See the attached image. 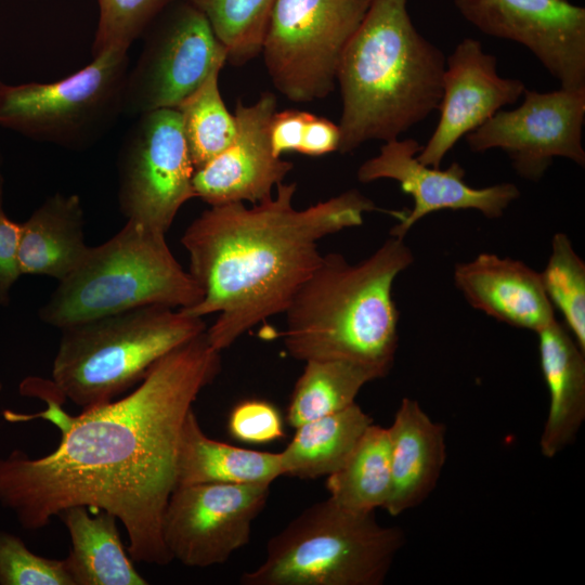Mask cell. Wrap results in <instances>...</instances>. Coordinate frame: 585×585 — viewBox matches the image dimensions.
<instances>
[{
	"instance_id": "cell-1",
	"label": "cell",
	"mask_w": 585,
	"mask_h": 585,
	"mask_svg": "<svg viewBox=\"0 0 585 585\" xmlns=\"http://www.w3.org/2000/svg\"><path fill=\"white\" fill-rule=\"evenodd\" d=\"M220 353L204 332L158 360L139 387L117 401L77 416L51 396L41 398L48 408L36 415L5 411L9 421L40 417L62 434L43 457L16 450L0 458V504L31 531L69 507L105 510L125 526L132 560L169 564L162 520L177 487L180 435L198 394L221 369Z\"/></svg>"
},
{
	"instance_id": "cell-2",
	"label": "cell",
	"mask_w": 585,
	"mask_h": 585,
	"mask_svg": "<svg viewBox=\"0 0 585 585\" xmlns=\"http://www.w3.org/2000/svg\"><path fill=\"white\" fill-rule=\"evenodd\" d=\"M296 191V183L281 182L275 194L250 207L242 202L210 206L181 238L203 299L179 310L196 317L218 313L206 329L218 351L285 312L320 263L322 238L359 226L364 213L379 210L358 190L297 209Z\"/></svg>"
},
{
	"instance_id": "cell-3",
	"label": "cell",
	"mask_w": 585,
	"mask_h": 585,
	"mask_svg": "<svg viewBox=\"0 0 585 585\" xmlns=\"http://www.w3.org/2000/svg\"><path fill=\"white\" fill-rule=\"evenodd\" d=\"M446 58L421 36L407 0H369L342 53L337 81L342 113L338 152L384 142L438 109Z\"/></svg>"
},
{
	"instance_id": "cell-4",
	"label": "cell",
	"mask_w": 585,
	"mask_h": 585,
	"mask_svg": "<svg viewBox=\"0 0 585 585\" xmlns=\"http://www.w3.org/2000/svg\"><path fill=\"white\" fill-rule=\"evenodd\" d=\"M413 261L404 238L395 236L354 264L339 253L322 256L284 312L288 354L303 362H352L385 377L399 341L392 287Z\"/></svg>"
},
{
	"instance_id": "cell-5",
	"label": "cell",
	"mask_w": 585,
	"mask_h": 585,
	"mask_svg": "<svg viewBox=\"0 0 585 585\" xmlns=\"http://www.w3.org/2000/svg\"><path fill=\"white\" fill-rule=\"evenodd\" d=\"M203 317L144 306L62 328L49 380L54 398L87 410L113 401L162 356L206 332Z\"/></svg>"
},
{
	"instance_id": "cell-6",
	"label": "cell",
	"mask_w": 585,
	"mask_h": 585,
	"mask_svg": "<svg viewBox=\"0 0 585 585\" xmlns=\"http://www.w3.org/2000/svg\"><path fill=\"white\" fill-rule=\"evenodd\" d=\"M202 299V288L176 260L165 234L127 221L112 238L89 248L38 314L62 329L144 306L188 309Z\"/></svg>"
},
{
	"instance_id": "cell-7",
	"label": "cell",
	"mask_w": 585,
	"mask_h": 585,
	"mask_svg": "<svg viewBox=\"0 0 585 585\" xmlns=\"http://www.w3.org/2000/svg\"><path fill=\"white\" fill-rule=\"evenodd\" d=\"M404 544L398 526L374 512L347 509L329 497L272 536L265 558L239 577L242 585H381Z\"/></svg>"
},
{
	"instance_id": "cell-8",
	"label": "cell",
	"mask_w": 585,
	"mask_h": 585,
	"mask_svg": "<svg viewBox=\"0 0 585 585\" xmlns=\"http://www.w3.org/2000/svg\"><path fill=\"white\" fill-rule=\"evenodd\" d=\"M128 50L110 48L58 81L0 87V127L69 150L93 146L123 114Z\"/></svg>"
},
{
	"instance_id": "cell-9",
	"label": "cell",
	"mask_w": 585,
	"mask_h": 585,
	"mask_svg": "<svg viewBox=\"0 0 585 585\" xmlns=\"http://www.w3.org/2000/svg\"><path fill=\"white\" fill-rule=\"evenodd\" d=\"M369 0H276L261 53L274 87L288 100L312 102L335 88L347 43Z\"/></svg>"
},
{
	"instance_id": "cell-10",
	"label": "cell",
	"mask_w": 585,
	"mask_h": 585,
	"mask_svg": "<svg viewBox=\"0 0 585 585\" xmlns=\"http://www.w3.org/2000/svg\"><path fill=\"white\" fill-rule=\"evenodd\" d=\"M144 34L142 52L127 77L125 115L176 108L227 61L208 20L188 0L170 2Z\"/></svg>"
},
{
	"instance_id": "cell-11",
	"label": "cell",
	"mask_w": 585,
	"mask_h": 585,
	"mask_svg": "<svg viewBox=\"0 0 585 585\" xmlns=\"http://www.w3.org/2000/svg\"><path fill=\"white\" fill-rule=\"evenodd\" d=\"M118 156V202L127 221L166 234L195 197L194 166L177 108L138 116Z\"/></svg>"
},
{
	"instance_id": "cell-12",
	"label": "cell",
	"mask_w": 585,
	"mask_h": 585,
	"mask_svg": "<svg viewBox=\"0 0 585 585\" xmlns=\"http://www.w3.org/2000/svg\"><path fill=\"white\" fill-rule=\"evenodd\" d=\"M270 484L178 485L167 504L162 537L172 559L186 567L226 562L246 546L264 509Z\"/></svg>"
},
{
	"instance_id": "cell-13",
	"label": "cell",
	"mask_w": 585,
	"mask_h": 585,
	"mask_svg": "<svg viewBox=\"0 0 585 585\" xmlns=\"http://www.w3.org/2000/svg\"><path fill=\"white\" fill-rule=\"evenodd\" d=\"M522 104L498 110L466 135L469 148L482 153L503 150L516 171L537 181L555 157L585 165L582 129L585 120V88L537 92L524 90Z\"/></svg>"
},
{
	"instance_id": "cell-14",
	"label": "cell",
	"mask_w": 585,
	"mask_h": 585,
	"mask_svg": "<svg viewBox=\"0 0 585 585\" xmlns=\"http://www.w3.org/2000/svg\"><path fill=\"white\" fill-rule=\"evenodd\" d=\"M480 31L528 48L561 88H585V9L569 0H454Z\"/></svg>"
},
{
	"instance_id": "cell-15",
	"label": "cell",
	"mask_w": 585,
	"mask_h": 585,
	"mask_svg": "<svg viewBox=\"0 0 585 585\" xmlns=\"http://www.w3.org/2000/svg\"><path fill=\"white\" fill-rule=\"evenodd\" d=\"M421 146L414 139L390 140L381 145L378 155L358 169V180L368 183L380 179L396 181L413 198V208L404 212L391 229L390 236L404 238L424 217L439 210H477L490 219L499 218L519 198L512 183L472 187L465 182V169L454 161L446 169L420 162Z\"/></svg>"
},
{
	"instance_id": "cell-16",
	"label": "cell",
	"mask_w": 585,
	"mask_h": 585,
	"mask_svg": "<svg viewBox=\"0 0 585 585\" xmlns=\"http://www.w3.org/2000/svg\"><path fill=\"white\" fill-rule=\"evenodd\" d=\"M524 90L521 80L498 75L496 57L485 53L480 41L465 38L446 58L439 121L418 160L440 167L459 139L517 102Z\"/></svg>"
},
{
	"instance_id": "cell-17",
	"label": "cell",
	"mask_w": 585,
	"mask_h": 585,
	"mask_svg": "<svg viewBox=\"0 0 585 585\" xmlns=\"http://www.w3.org/2000/svg\"><path fill=\"white\" fill-rule=\"evenodd\" d=\"M276 98L263 92L250 104L237 101L236 136L222 153L193 174V191L210 206L227 203H260L284 182L292 164L276 156L271 147L269 126L276 112Z\"/></svg>"
},
{
	"instance_id": "cell-18",
	"label": "cell",
	"mask_w": 585,
	"mask_h": 585,
	"mask_svg": "<svg viewBox=\"0 0 585 585\" xmlns=\"http://www.w3.org/2000/svg\"><path fill=\"white\" fill-rule=\"evenodd\" d=\"M454 282L472 308L510 326L536 334L556 320L541 273L522 261L482 252L455 266Z\"/></svg>"
},
{
	"instance_id": "cell-19",
	"label": "cell",
	"mask_w": 585,
	"mask_h": 585,
	"mask_svg": "<svg viewBox=\"0 0 585 585\" xmlns=\"http://www.w3.org/2000/svg\"><path fill=\"white\" fill-rule=\"evenodd\" d=\"M388 432L391 490L384 509L399 516L422 503L435 487L446 456L445 428L418 401L404 398Z\"/></svg>"
},
{
	"instance_id": "cell-20",
	"label": "cell",
	"mask_w": 585,
	"mask_h": 585,
	"mask_svg": "<svg viewBox=\"0 0 585 585\" xmlns=\"http://www.w3.org/2000/svg\"><path fill=\"white\" fill-rule=\"evenodd\" d=\"M549 408L540 439L552 458L571 444L585 419V358L568 328L555 320L536 333Z\"/></svg>"
},
{
	"instance_id": "cell-21",
	"label": "cell",
	"mask_w": 585,
	"mask_h": 585,
	"mask_svg": "<svg viewBox=\"0 0 585 585\" xmlns=\"http://www.w3.org/2000/svg\"><path fill=\"white\" fill-rule=\"evenodd\" d=\"M80 198L56 193L21 224L22 275H47L58 282L69 275L89 250Z\"/></svg>"
},
{
	"instance_id": "cell-22",
	"label": "cell",
	"mask_w": 585,
	"mask_h": 585,
	"mask_svg": "<svg viewBox=\"0 0 585 585\" xmlns=\"http://www.w3.org/2000/svg\"><path fill=\"white\" fill-rule=\"evenodd\" d=\"M283 477L280 453L243 448L203 431L193 408L183 422L177 457V486L206 483L272 484Z\"/></svg>"
},
{
	"instance_id": "cell-23",
	"label": "cell",
	"mask_w": 585,
	"mask_h": 585,
	"mask_svg": "<svg viewBox=\"0 0 585 585\" xmlns=\"http://www.w3.org/2000/svg\"><path fill=\"white\" fill-rule=\"evenodd\" d=\"M70 537L65 564L74 585H146L126 552L117 518L105 511L90 514L74 506L60 515Z\"/></svg>"
},
{
	"instance_id": "cell-24",
	"label": "cell",
	"mask_w": 585,
	"mask_h": 585,
	"mask_svg": "<svg viewBox=\"0 0 585 585\" xmlns=\"http://www.w3.org/2000/svg\"><path fill=\"white\" fill-rule=\"evenodd\" d=\"M372 424V417L353 403L298 426L291 441L280 452L283 477L306 480L329 476L343 465Z\"/></svg>"
},
{
	"instance_id": "cell-25",
	"label": "cell",
	"mask_w": 585,
	"mask_h": 585,
	"mask_svg": "<svg viewBox=\"0 0 585 585\" xmlns=\"http://www.w3.org/2000/svg\"><path fill=\"white\" fill-rule=\"evenodd\" d=\"M329 498L354 511L384 508L391 490L388 428L369 425L358 444L335 472L326 477Z\"/></svg>"
},
{
	"instance_id": "cell-26",
	"label": "cell",
	"mask_w": 585,
	"mask_h": 585,
	"mask_svg": "<svg viewBox=\"0 0 585 585\" xmlns=\"http://www.w3.org/2000/svg\"><path fill=\"white\" fill-rule=\"evenodd\" d=\"M376 369L340 360H310L298 378L287 408L289 426H298L347 408L361 389L382 378Z\"/></svg>"
},
{
	"instance_id": "cell-27",
	"label": "cell",
	"mask_w": 585,
	"mask_h": 585,
	"mask_svg": "<svg viewBox=\"0 0 585 585\" xmlns=\"http://www.w3.org/2000/svg\"><path fill=\"white\" fill-rule=\"evenodd\" d=\"M213 69L205 81L176 108L194 171L222 153L236 136L235 116L229 112L219 90V73Z\"/></svg>"
},
{
	"instance_id": "cell-28",
	"label": "cell",
	"mask_w": 585,
	"mask_h": 585,
	"mask_svg": "<svg viewBox=\"0 0 585 585\" xmlns=\"http://www.w3.org/2000/svg\"><path fill=\"white\" fill-rule=\"evenodd\" d=\"M188 1L206 16L230 63L243 65L261 53L276 0Z\"/></svg>"
},
{
	"instance_id": "cell-29",
	"label": "cell",
	"mask_w": 585,
	"mask_h": 585,
	"mask_svg": "<svg viewBox=\"0 0 585 585\" xmlns=\"http://www.w3.org/2000/svg\"><path fill=\"white\" fill-rule=\"evenodd\" d=\"M541 277L550 303L562 314L564 326L585 352V263L567 234L554 235Z\"/></svg>"
},
{
	"instance_id": "cell-30",
	"label": "cell",
	"mask_w": 585,
	"mask_h": 585,
	"mask_svg": "<svg viewBox=\"0 0 585 585\" xmlns=\"http://www.w3.org/2000/svg\"><path fill=\"white\" fill-rule=\"evenodd\" d=\"M173 0H98L99 21L92 55L110 48L129 50Z\"/></svg>"
},
{
	"instance_id": "cell-31",
	"label": "cell",
	"mask_w": 585,
	"mask_h": 585,
	"mask_svg": "<svg viewBox=\"0 0 585 585\" xmlns=\"http://www.w3.org/2000/svg\"><path fill=\"white\" fill-rule=\"evenodd\" d=\"M1 585H74L65 560L30 551L16 535L0 531Z\"/></svg>"
},
{
	"instance_id": "cell-32",
	"label": "cell",
	"mask_w": 585,
	"mask_h": 585,
	"mask_svg": "<svg viewBox=\"0 0 585 585\" xmlns=\"http://www.w3.org/2000/svg\"><path fill=\"white\" fill-rule=\"evenodd\" d=\"M227 429L234 439L253 444L270 443L285 435L280 411L264 400H246L235 405Z\"/></svg>"
},
{
	"instance_id": "cell-33",
	"label": "cell",
	"mask_w": 585,
	"mask_h": 585,
	"mask_svg": "<svg viewBox=\"0 0 585 585\" xmlns=\"http://www.w3.org/2000/svg\"><path fill=\"white\" fill-rule=\"evenodd\" d=\"M21 224L10 220L0 202V303L8 304L9 292L22 275L20 268Z\"/></svg>"
},
{
	"instance_id": "cell-34",
	"label": "cell",
	"mask_w": 585,
	"mask_h": 585,
	"mask_svg": "<svg viewBox=\"0 0 585 585\" xmlns=\"http://www.w3.org/2000/svg\"><path fill=\"white\" fill-rule=\"evenodd\" d=\"M311 113L286 109L275 112L269 126L270 143L273 153L281 157L288 152H299L306 123Z\"/></svg>"
},
{
	"instance_id": "cell-35",
	"label": "cell",
	"mask_w": 585,
	"mask_h": 585,
	"mask_svg": "<svg viewBox=\"0 0 585 585\" xmlns=\"http://www.w3.org/2000/svg\"><path fill=\"white\" fill-rule=\"evenodd\" d=\"M341 132L339 125L332 120L311 114L303 131L300 154L322 156L338 152Z\"/></svg>"
},
{
	"instance_id": "cell-36",
	"label": "cell",
	"mask_w": 585,
	"mask_h": 585,
	"mask_svg": "<svg viewBox=\"0 0 585 585\" xmlns=\"http://www.w3.org/2000/svg\"><path fill=\"white\" fill-rule=\"evenodd\" d=\"M3 185H4V178L2 173V158L0 155V202L3 199Z\"/></svg>"
},
{
	"instance_id": "cell-37",
	"label": "cell",
	"mask_w": 585,
	"mask_h": 585,
	"mask_svg": "<svg viewBox=\"0 0 585 585\" xmlns=\"http://www.w3.org/2000/svg\"><path fill=\"white\" fill-rule=\"evenodd\" d=\"M1 390H2V382H1V379H0V392H1Z\"/></svg>"
},
{
	"instance_id": "cell-38",
	"label": "cell",
	"mask_w": 585,
	"mask_h": 585,
	"mask_svg": "<svg viewBox=\"0 0 585 585\" xmlns=\"http://www.w3.org/2000/svg\"><path fill=\"white\" fill-rule=\"evenodd\" d=\"M2 83H3V82L0 80V87L2 86Z\"/></svg>"
}]
</instances>
